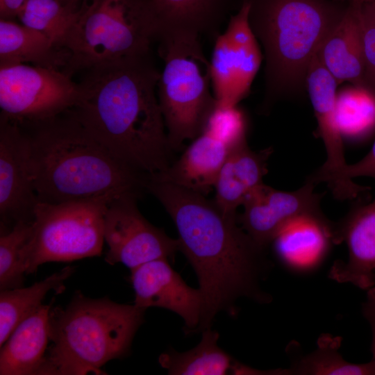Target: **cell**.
<instances>
[{
  "label": "cell",
  "mask_w": 375,
  "mask_h": 375,
  "mask_svg": "<svg viewBox=\"0 0 375 375\" xmlns=\"http://www.w3.org/2000/svg\"><path fill=\"white\" fill-rule=\"evenodd\" d=\"M145 190L163 206L178 234L179 250L192 266L202 295L199 324L193 333L211 328L222 312L237 314L236 301L269 299L260 287L265 249L238 226V215L224 212L204 195L147 176Z\"/></svg>",
  "instance_id": "6da1fadb"
},
{
  "label": "cell",
  "mask_w": 375,
  "mask_h": 375,
  "mask_svg": "<svg viewBox=\"0 0 375 375\" xmlns=\"http://www.w3.org/2000/svg\"><path fill=\"white\" fill-rule=\"evenodd\" d=\"M70 112L99 142L144 174L165 171L171 151L157 96L160 74L151 53L83 72Z\"/></svg>",
  "instance_id": "7a4b0ae2"
},
{
  "label": "cell",
  "mask_w": 375,
  "mask_h": 375,
  "mask_svg": "<svg viewBox=\"0 0 375 375\" xmlns=\"http://www.w3.org/2000/svg\"><path fill=\"white\" fill-rule=\"evenodd\" d=\"M29 144L38 201L59 203L125 194L140 195L143 175L117 158L68 110L44 121L19 124Z\"/></svg>",
  "instance_id": "3957f363"
},
{
  "label": "cell",
  "mask_w": 375,
  "mask_h": 375,
  "mask_svg": "<svg viewBox=\"0 0 375 375\" xmlns=\"http://www.w3.org/2000/svg\"><path fill=\"white\" fill-rule=\"evenodd\" d=\"M145 310L76 292L65 308L50 309L51 344L39 374H105L102 366L129 353Z\"/></svg>",
  "instance_id": "277c9868"
},
{
  "label": "cell",
  "mask_w": 375,
  "mask_h": 375,
  "mask_svg": "<svg viewBox=\"0 0 375 375\" xmlns=\"http://www.w3.org/2000/svg\"><path fill=\"white\" fill-rule=\"evenodd\" d=\"M251 28L265 50V106L306 81L309 65L342 14L323 0H249Z\"/></svg>",
  "instance_id": "5b68a950"
},
{
  "label": "cell",
  "mask_w": 375,
  "mask_h": 375,
  "mask_svg": "<svg viewBox=\"0 0 375 375\" xmlns=\"http://www.w3.org/2000/svg\"><path fill=\"white\" fill-rule=\"evenodd\" d=\"M159 24L150 0H84L62 44L69 75L151 53Z\"/></svg>",
  "instance_id": "8992f818"
},
{
  "label": "cell",
  "mask_w": 375,
  "mask_h": 375,
  "mask_svg": "<svg viewBox=\"0 0 375 375\" xmlns=\"http://www.w3.org/2000/svg\"><path fill=\"white\" fill-rule=\"evenodd\" d=\"M199 38L190 31L165 30L156 41L164 63L157 96L172 150L198 137L217 106L211 92L210 62Z\"/></svg>",
  "instance_id": "52a82bcc"
},
{
  "label": "cell",
  "mask_w": 375,
  "mask_h": 375,
  "mask_svg": "<svg viewBox=\"0 0 375 375\" xmlns=\"http://www.w3.org/2000/svg\"><path fill=\"white\" fill-rule=\"evenodd\" d=\"M112 199L59 203L38 201L31 232L22 252L26 274L35 272L46 262L101 256L105 242L104 216Z\"/></svg>",
  "instance_id": "ba28073f"
},
{
  "label": "cell",
  "mask_w": 375,
  "mask_h": 375,
  "mask_svg": "<svg viewBox=\"0 0 375 375\" xmlns=\"http://www.w3.org/2000/svg\"><path fill=\"white\" fill-rule=\"evenodd\" d=\"M81 86L60 69L26 64L0 67L1 117L19 124L36 123L73 108Z\"/></svg>",
  "instance_id": "9c48e42d"
},
{
  "label": "cell",
  "mask_w": 375,
  "mask_h": 375,
  "mask_svg": "<svg viewBox=\"0 0 375 375\" xmlns=\"http://www.w3.org/2000/svg\"><path fill=\"white\" fill-rule=\"evenodd\" d=\"M251 3L244 0L215 39L210 60L212 90L219 106H235L249 92L262 55L249 22Z\"/></svg>",
  "instance_id": "30bf717a"
},
{
  "label": "cell",
  "mask_w": 375,
  "mask_h": 375,
  "mask_svg": "<svg viewBox=\"0 0 375 375\" xmlns=\"http://www.w3.org/2000/svg\"><path fill=\"white\" fill-rule=\"evenodd\" d=\"M140 196L125 194L110 200L104 216V240L108 250L105 260L122 263L131 270L147 262L174 257L179 250L178 239L169 238L140 213Z\"/></svg>",
  "instance_id": "8fae6325"
},
{
  "label": "cell",
  "mask_w": 375,
  "mask_h": 375,
  "mask_svg": "<svg viewBox=\"0 0 375 375\" xmlns=\"http://www.w3.org/2000/svg\"><path fill=\"white\" fill-rule=\"evenodd\" d=\"M38 202L26 133L17 122L0 117L1 232L32 222Z\"/></svg>",
  "instance_id": "7c38bea8"
},
{
  "label": "cell",
  "mask_w": 375,
  "mask_h": 375,
  "mask_svg": "<svg viewBox=\"0 0 375 375\" xmlns=\"http://www.w3.org/2000/svg\"><path fill=\"white\" fill-rule=\"evenodd\" d=\"M306 82L316 117L318 133L324 143L326 159L306 180L315 185L326 183L334 197L346 200L349 192L342 180L348 165L345 160L344 140L336 114L338 83L321 62L317 53L308 68Z\"/></svg>",
  "instance_id": "4fadbf2b"
},
{
  "label": "cell",
  "mask_w": 375,
  "mask_h": 375,
  "mask_svg": "<svg viewBox=\"0 0 375 375\" xmlns=\"http://www.w3.org/2000/svg\"><path fill=\"white\" fill-rule=\"evenodd\" d=\"M315 185L306 180L297 190L284 191L262 183L244 199L238 223L256 244L266 249L288 222L303 214L322 211L323 194L315 192Z\"/></svg>",
  "instance_id": "5bb4252c"
},
{
  "label": "cell",
  "mask_w": 375,
  "mask_h": 375,
  "mask_svg": "<svg viewBox=\"0 0 375 375\" xmlns=\"http://www.w3.org/2000/svg\"><path fill=\"white\" fill-rule=\"evenodd\" d=\"M131 272L135 305L144 309L158 307L172 311L183 319L185 333H194L201 315L199 288L190 287L167 258L147 262Z\"/></svg>",
  "instance_id": "9a60e30c"
},
{
  "label": "cell",
  "mask_w": 375,
  "mask_h": 375,
  "mask_svg": "<svg viewBox=\"0 0 375 375\" xmlns=\"http://www.w3.org/2000/svg\"><path fill=\"white\" fill-rule=\"evenodd\" d=\"M335 243L344 242L346 261L337 260L328 276L341 283H351L367 290L375 286V198L353 206L335 222Z\"/></svg>",
  "instance_id": "2e32d148"
},
{
  "label": "cell",
  "mask_w": 375,
  "mask_h": 375,
  "mask_svg": "<svg viewBox=\"0 0 375 375\" xmlns=\"http://www.w3.org/2000/svg\"><path fill=\"white\" fill-rule=\"evenodd\" d=\"M271 244L285 269L297 274H310L322 265L336 244L335 222L322 211L299 215L278 231Z\"/></svg>",
  "instance_id": "e0dca14e"
},
{
  "label": "cell",
  "mask_w": 375,
  "mask_h": 375,
  "mask_svg": "<svg viewBox=\"0 0 375 375\" xmlns=\"http://www.w3.org/2000/svg\"><path fill=\"white\" fill-rule=\"evenodd\" d=\"M231 149L224 142L204 130L178 160L165 171L151 176L206 195L215 187Z\"/></svg>",
  "instance_id": "ac0fdd59"
},
{
  "label": "cell",
  "mask_w": 375,
  "mask_h": 375,
  "mask_svg": "<svg viewBox=\"0 0 375 375\" xmlns=\"http://www.w3.org/2000/svg\"><path fill=\"white\" fill-rule=\"evenodd\" d=\"M272 147L253 151L244 142L232 148L215 184V202L225 213L235 215L236 210L256 188L263 183Z\"/></svg>",
  "instance_id": "d6986e66"
},
{
  "label": "cell",
  "mask_w": 375,
  "mask_h": 375,
  "mask_svg": "<svg viewBox=\"0 0 375 375\" xmlns=\"http://www.w3.org/2000/svg\"><path fill=\"white\" fill-rule=\"evenodd\" d=\"M317 55L338 85L348 81L361 85L365 80V58L355 4L342 17L323 41Z\"/></svg>",
  "instance_id": "ffe728a7"
},
{
  "label": "cell",
  "mask_w": 375,
  "mask_h": 375,
  "mask_svg": "<svg viewBox=\"0 0 375 375\" xmlns=\"http://www.w3.org/2000/svg\"><path fill=\"white\" fill-rule=\"evenodd\" d=\"M51 304L42 305L23 320L1 347V375L39 374L44 362Z\"/></svg>",
  "instance_id": "44dd1931"
},
{
  "label": "cell",
  "mask_w": 375,
  "mask_h": 375,
  "mask_svg": "<svg viewBox=\"0 0 375 375\" xmlns=\"http://www.w3.org/2000/svg\"><path fill=\"white\" fill-rule=\"evenodd\" d=\"M67 60L66 51L42 33L13 20L0 19V67L31 62L63 71Z\"/></svg>",
  "instance_id": "7402d4cb"
},
{
  "label": "cell",
  "mask_w": 375,
  "mask_h": 375,
  "mask_svg": "<svg viewBox=\"0 0 375 375\" xmlns=\"http://www.w3.org/2000/svg\"><path fill=\"white\" fill-rule=\"evenodd\" d=\"M232 0H150L159 24L165 30H184L214 39L231 8Z\"/></svg>",
  "instance_id": "603a6c76"
},
{
  "label": "cell",
  "mask_w": 375,
  "mask_h": 375,
  "mask_svg": "<svg viewBox=\"0 0 375 375\" xmlns=\"http://www.w3.org/2000/svg\"><path fill=\"white\" fill-rule=\"evenodd\" d=\"M200 342L193 349L178 352L167 350L158 358L162 367L173 375L247 374L249 367L235 360L217 344L216 331L202 332Z\"/></svg>",
  "instance_id": "cb8c5ba5"
},
{
  "label": "cell",
  "mask_w": 375,
  "mask_h": 375,
  "mask_svg": "<svg viewBox=\"0 0 375 375\" xmlns=\"http://www.w3.org/2000/svg\"><path fill=\"white\" fill-rule=\"evenodd\" d=\"M74 270L73 266H67L29 287L1 290L0 347L13 330L42 305L49 291L60 293L65 290L64 283Z\"/></svg>",
  "instance_id": "d4e9b609"
},
{
  "label": "cell",
  "mask_w": 375,
  "mask_h": 375,
  "mask_svg": "<svg viewBox=\"0 0 375 375\" xmlns=\"http://www.w3.org/2000/svg\"><path fill=\"white\" fill-rule=\"evenodd\" d=\"M341 340L328 335H322L318 347L307 355L296 356L283 374L299 375H375V363L354 364L345 360L339 352Z\"/></svg>",
  "instance_id": "484cf974"
},
{
  "label": "cell",
  "mask_w": 375,
  "mask_h": 375,
  "mask_svg": "<svg viewBox=\"0 0 375 375\" xmlns=\"http://www.w3.org/2000/svg\"><path fill=\"white\" fill-rule=\"evenodd\" d=\"M336 114L343 140L358 142L375 129V94L355 85L337 92Z\"/></svg>",
  "instance_id": "4316f807"
},
{
  "label": "cell",
  "mask_w": 375,
  "mask_h": 375,
  "mask_svg": "<svg viewBox=\"0 0 375 375\" xmlns=\"http://www.w3.org/2000/svg\"><path fill=\"white\" fill-rule=\"evenodd\" d=\"M78 10L65 6L58 0H27L17 18L22 24L42 33L61 49Z\"/></svg>",
  "instance_id": "83f0119b"
},
{
  "label": "cell",
  "mask_w": 375,
  "mask_h": 375,
  "mask_svg": "<svg viewBox=\"0 0 375 375\" xmlns=\"http://www.w3.org/2000/svg\"><path fill=\"white\" fill-rule=\"evenodd\" d=\"M32 222H19L0 235V289L22 288L25 270L22 252L31 232Z\"/></svg>",
  "instance_id": "f1b7e54d"
},
{
  "label": "cell",
  "mask_w": 375,
  "mask_h": 375,
  "mask_svg": "<svg viewBox=\"0 0 375 375\" xmlns=\"http://www.w3.org/2000/svg\"><path fill=\"white\" fill-rule=\"evenodd\" d=\"M204 130L219 138L231 149L247 142L246 118L237 106H217Z\"/></svg>",
  "instance_id": "f546056e"
},
{
  "label": "cell",
  "mask_w": 375,
  "mask_h": 375,
  "mask_svg": "<svg viewBox=\"0 0 375 375\" xmlns=\"http://www.w3.org/2000/svg\"><path fill=\"white\" fill-rule=\"evenodd\" d=\"M355 4L365 58V79L375 88V0Z\"/></svg>",
  "instance_id": "4dcf8cb0"
},
{
  "label": "cell",
  "mask_w": 375,
  "mask_h": 375,
  "mask_svg": "<svg viewBox=\"0 0 375 375\" xmlns=\"http://www.w3.org/2000/svg\"><path fill=\"white\" fill-rule=\"evenodd\" d=\"M358 176H369L375 179V140L367 154L357 162L347 165L342 174L344 185L357 194H362L367 189L353 182V178Z\"/></svg>",
  "instance_id": "1f68e13d"
},
{
  "label": "cell",
  "mask_w": 375,
  "mask_h": 375,
  "mask_svg": "<svg viewBox=\"0 0 375 375\" xmlns=\"http://www.w3.org/2000/svg\"><path fill=\"white\" fill-rule=\"evenodd\" d=\"M362 314L368 322L372 331V360L375 363V286L367 290L365 301L362 304Z\"/></svg>",
  "instance_id": "d6a6232c"
},
{
  "label": "cell",
  "mask_w": 375,
  "mask_h": 375,
  "mask_svg": "<svg viewBox=\"0 0 375 375\" xmlns=\"http://www.w3.org/2000/svg\"><path fill=\"white\" fill-rule=\"evenodd\" d=\"M27 0H0V18L13 20Z\"/></svg>",
  "instance_id": "836d02e7"
},
{
  "label": "cell",
  "mask_w": 375,
  "mask_h": 375,
  "mask_svg": "<svg viewBox=\"0 0 375 375\" xmlns=\"http://www.w3.org/2000/svg\"><path fill=\"white\" fill-rule=\"evenodd\" d=\"M65 6L73 8L78 9L81 4L84 0H58Z\"/></svg>",
  "instance_id": "e575fe53"
},
{
  "label": "cell",
  "mask_w": 375,
  "mask_h": 375,
  "mask_svg": "<svg viewBox=\"0 0 375 375\" xmlns=\"http://www.w3.org/2000/svg\"><path fill=\"white\" fill-rule=\"evenodd\" d=\"M351 3H362L367 1H369L370 0H349Z\"/></svg>",
  "instance_id": "d590c367"
}]
</instances>
